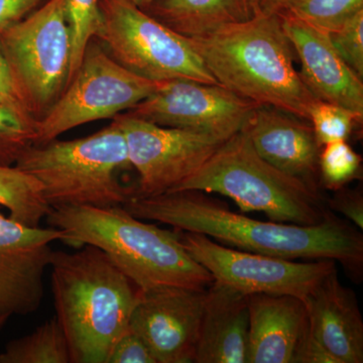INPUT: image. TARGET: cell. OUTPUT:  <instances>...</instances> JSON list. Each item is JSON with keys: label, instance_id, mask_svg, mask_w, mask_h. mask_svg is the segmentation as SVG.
I'll return each instance as SVG.
<instances>
[{"label": "cell", "instance_id": "cell-3", "mask_svg": "<svg viewBox=\"0 0 363 363\" xmlns=\"http://www.w3.org/2000/svg\"><path fill=\"white\" fill-rule=\"evenodd\" d=\"M48 222L74 247H96L140 291L162 286L206 290L213 283L183 247L178 230L145 223L123 206L51 208Z\"/></svg>", "mask_w": 363, "mask_h": 363}, {"label": "cell", "instance_id": "cell-29", "mask_svg": "<svg viewBox=\"0 0 363 363\" xmlns=\"http://www.w3.org/2000/svg\"><path fill=\"white\" fill-rule=\"evenodd\" d=\"M107 363H157L143 338L130 326L117 339Z\"/></svg>", "mask_w": 363, "mask_h": 363}, {"label": "cell", "instance_id": "cell-5", "mask_svg": "<svg viewBox=\"0 0 363 363\" xmlns=\"http://www.w3.org/2000/svg\"><path fill=\"white\" fill-rule=\"evenodd\" d=\"M183 190L224 196L243 213L260 212L279 223L316 225L331 212L321 191L264 161L242 130L174 191Z\"/></svg>", "mask_w": 363, "mask_h": 363}, {"label": "cell", "instance_id": "cell-31", "mask_svg": "<svg viewBox=\"0 0 363 363\" xmlns=\"http://www.w3.org/2000/svg\"><path fill=\"white\" fill-rule=\"evenodd\" d=\"M45 0H0V33L21 21Z\"/></svg>", "mask_w": 363, "mask_h": 363}, {"label": "cell", "instance_id": "cell-32", "mask_svg": "<svg viewBox=\"0 0 363 363\" xmlns=\"http://www.w3.org/2000/svg\"><path fill=\"white\" fill-rule=\"evenodd\" d=\"M293 363H337L323 346L313 337L311 332L306 333L294 357Z\"/></svg>", "mask_w": 363, "mask_h": 363}, {"label": "cell", "instance_id": "cell-12", "mask_svg": "<svg viewBox=\"0 0 363 363\" xmlns=\"http://www.w3.org/2000/svg\"><path fill=\"white\" fill-rule=\"evenodd\" d=\"M257 106L220 84L174 79L160 83L149 97L123 113L225 142L242 130Z\"/></svg>", "mask_w": 363, "mask_h": 363}, {"label": "cell", "instance_id": "cell-19", "mask_svg": "<svg viewBox=\"0 0 363 363\" xmlns=\"http://www.w3.org/2000/svg\"><path fill=\"white\" fill-rule=\"evenodd\" d=\"M248 296L213 283L207 288L195 363H247Z\"/></svg>", "mask_w": 363, "mask_h": 363}, {"label": "cell", "instance_id": "cell-9", "mask_svg": "<svg viewBox=\"0 0 363 363\" xmlns=\"http://www.w3.org/2000/svg\"><path fill=\"white\" fill-rule=\"evenodd\" d=\"M160 83L119 65L92 40L70 82L51 108L38 119L35 145L52 142L83 124L114 118L149 97Z\"/></svg>", "mask_w": 363, "mask_h": 363}, {"label": "cell", "instance_id": "cell-22", "mask_svg": "<svg viewBox=\"0 0 363 363\" xmlns=\"http://www.w3.org/2000/svg\"><path fill=\"white\" fill-rule=\"evenodd\" d=\"M65 333L56 316L32 333L14 339L0 353V363H70Z\"/></svg>", "mask_w": 363, "mask_h": 363}, {"label": "cell", "instance_id": "cell-34", "mask_svg": "<svg viewBox=\"0 0 363 363\" xmlns=\"http://www.w3.org/2000/svg\"><path fill=\"white\" fill-rule=\"evenodd\" d=\"M292 0H259V13L278 14Z\"/></svg>", "mask_w": 363, "mask_h": 363}, {"label": "cell", "instance_id": "cell-36", "mask_svg": "<svg viewBox=\"0 0 363 363\" xmlns=\"http://www.w3.org/2000/svg\"><path fill=\"white\" fill-rule=\"evenodd\" d=\"M9 318L7 317H2L0 318V331L2 330V328H4V325L6 324V322L9 321Z\"/></svg>", "mask_w": 363, "mask_h": 363}, {"label": "cell", "instance_id": "cell-14", "mask_svg": "<svg viewBox=\"0 0 363 363\" xmlns=\"http://www.w3.org/2000/svg\"><path fill=\"white\" fill-rule=\"evenodd\" d=\"M63 238L59 229L26 225L0 210V318L39 309L52 245Z\"/></svg>", "mask_w": 363, "mask_h": 363}, {"label": "cell", "instance_id": "cell-37", "mask_svg": "<svg viewBox=\"0 0 363 363\" xmlns=\"http://www.w3.org/2000/svg\"><path fill=\"white\" fill-rule=\"evenodd\" d=\"M0 104H7V105H11V106H13V107H16L14 106V105L11 104H9V101H6V99H4V98L2 97H0ZM16 108H18V107H16ZM20 109V108H18ZM26 112V111H25Z\"/></svg>", "mask_w": 363, "mask_h": 363}, {"label": "cell", "instance_id": "cell-24", "mask_svg": "<svg viewBox=\"0 0 363 363\" xmlns=\"http://www.w3.org/2000/svg\"><path fill=\"white\" fill-rule=\"evenodd\" d=\"M37 140V119L26 112L0 104V164L14 166Z\"/></svg>", "mask_w": 363, "mask_h": 363}, {"label": "cell", "instance_id": "cell-16", "mask_svg": "<svg viewBox=\"0 0 363 363\" xmlns=\"http://www.w3.org/2000/svg\"><path fill=\"white\" fill-rule=\"evenodd\" d=\"M242 130L264 161L320 190L322 147L309 121L272 107L257 105L250 112Z\"/></svg>", "mask_w": 363, "mask_h": 363}, {"label": "cell", "instance_id": "cell-27", "mask_svg": "<svg viewBox=\"0 0 363 363\" xmlns=\"http://www.w3.org/2000/svg\"><path fill=\"white\" fill-rule=\"evenodd\" d=\"M362 121V118L354 112L321 100H315L310 111L309 123L321 147L331 143L346 142L355 123Z\"/></svg>", "mask_w": 363, "mask_h": 363}, {"label": "cell", "instance_id": "cell-21", "mask_svg": "<svg viewBox=\"0 0 363 363\" xmlns=\"http://www.w3.org/2000/svg\"><path fill=\"white\" fill-rule=\"evenodd\" d=\"M0 206L9 217L28 226H40L51 207L45 202L42 186L16 166L0 164Z\"/></svg>", "mask_w": 363, "mask_h": 363}, {"label": "cell", "instance_id": "cell-1", "mask_svg": "<svg viewBox=\"0 0 363 363\" xmlns=\"http://www.w3.org/2000/svg\"><path fill=\"white\" fill-rule=\"evenodd\" d=\"M123 208L142 220L203 234L226 247L286 259H332L357 281L362 277V230L332 211L316 225L264 222L231 211L197 190L133 195Z\"/></svg>", "mask_w": 363, "mask_h": 363}, {"label": "cell", "instance_id": "cell-6", "mask_svg": "<svg viewBox=\"0 0 363 363\" xmlns=\"http://www.w3.org/2000/svg\"><path fill=\"white\" fill-rule=\"evenodd\" d=\"M14 166L39 182L51 208L123 206L135 193L118 179L119 171L131 166L125 138L113 121L85 138L33 145Z\"/></svg>", "mask_w": 363, "mask_h": 363}, {"label": "cell", "instance_id": "cell-35", "mask_svg": "<svg viewBox=\"0 0 363 363\" xmlns=\"http://www.w3.org/2000/svg\"><path fill=\"white\" fill-rule=\"evenodd\" d=\"M130 1L135 4V6H140V9H147L150 6H152L155 2H157V0H130Z\"/></svg>", "mask_w": 363, "mask_h": 363}, {"label": "cell", "instance_id": "cell-2", "mask_svg": "<svg viewBox=\"0 0 363 363\" xmlns=\"http://www.w3.org/2000/svg\"><path fill=\"white\" fill-rule=\"evenodd\" d=\"M189 40L219 84L253 104L309 121L316 99L296 70L295 51L279 14L259 13Z\"/></svg>", "mask_w": 363, "mask_h": 363}, {"label": "cell", "instance_id": "cell-10", "mask_svg": "<svg viewBox=\"0 0 363 363\" xmlns=\"http://www.w3.org/2000/svg\"><path fill=\"white\" fill-rule=\"evenodd\" d=\"M179 235L189 255L210 272L215 283L247 296H292L306 304L320 284L337 269V262L332 259L301 262L226 247L200 233L179 231Z\"/></svg>", "mask_w": 363, "mask_h": 363}, {"label": "cell", "instance_id": "cell-26", "mask_svg": "<svg viewBox=\"0 0 363 363\" xmlns=\"http://www.w3.org/2000/svg\"><path fill=\"white\" fill-rule=\"evenodd\" d=\"M66 6L72 35L69 83L82 61L86 48L99 30L101 13L99 0H66Z\"/></svg>", "mask_w": 363, "mask_h": 363}, {"label": "cell", "instance_id": "cell-18", "mask_svg": "<svg viewBox=\"0 0 363 363\" xmlns=\"http://www.w3.org/2000/svg\"><path fill=\"white\" fill-rule=\"evenodd\" d=\"M250 329L247 363H293L298 343L309 331L304 301L292 296H248Z\"/></svg>", "mask_w": 363, "mask_h": 363}, {"label": "cell", "instance_id": "cell-23", "mask_svg": "<svg viewBox=\"0 0 363 363\" xmlns=\"http://www.w3.org/2000/svg\"><path fill=\"white\" fill-rule=\"evenodd\" d=\"M362 11L363 0H292L278 14L330 35Z\"/></svg>", "mask_w": 363, "mask_h": 363}, {"label": "cell", "instance_id": "cell-25", "mask_svg": "<svg viewBox=\"0 0 363 363\" xmlns=\"http://www.w3.org/2000/svg\"><path fill=\"white\" fill-rule=\"evenodd\" d=\"M362 157L347 142L328 143L319 157L320 185L330 191L347 186L362 178Z\"/></svg>", "mask_w": 363, "mask_h": 363}, {"label": "cell", "instance_id": "cell-7", "mask_svg": "<svg viewBox=\"0 0 363 363\" xmlns=\"http://www.w3.org/2000/svg\"><path fill=\"white\" fill-rule=\"evenodd\" d=\"M21 106L40 119L65 89L70 75L72 35L66 0H45L0 33Z\"/></svg>", "mask_w": 363, "mask_h": 363}, {"label": "cell", "instance_id": "cell-15", "mask_svg": "<svg viewBox=\"0 0 363 363\" xmlns=\"http://www.w3.org/2000/svg\"><path fill=\"white\" fill-rule=\"evenodd\" d=\"M279 16L300 61L298 74L315 99L338 105L362 118V79L339 56L330 35L290 16Z\"/></svg>", "mask_w": 363, "mask_h": 363}, {"label": "cell", "instance_id": "cell-4", "mask_svg": "<svg viewBox=\"0 0 363 363\" xmlns=\"http://www.w3.org/2000/svg\"><path fill=\"white\" fill-rule=\"evenodd\" d=\"M51 283L56 318L72 363H107L117 339L130 327L140 290L101 250H54Z\"/></svg>", "mask_w": 363, "mask_h": 363}, {"label": "cell", "instance_id": "cell-28", "mask_svg": "<svg viewBox=\"0 0 363 363\" xmlns=\"http://www.w3.org/2000/svg\"><path fill=\"white\" fill-rule=\"evenodd\" d=\"M331 42L339 56L360 79L363 78V11L355 14L335 33Z\"/></svg>", "mask_w": 363, "mask_h": 363}, {"label": "cell", "instance_id": "cell-30", "mask_svg": "<svg viewBox=\"0 0 363 363\" xmlns=\"http://www.w3.org/2000/svg\"><path fill=\"white\" fill-rule=\"evenodd\" d=\"M327 206L332 212L345 217L358 229H363V195L359 189L343 187L334 191L331 199L327 200Z\"/></svg>", "mask_w": 363, "mask_h": 363}, {"label": "cell", "instance_id": "cell-33", "mask_svg": "<svg viewBox=\"0 0 363 363\" xmlns=\"http://www.w3.org/2000/svg\"><path fill=\"white\" fill-rule=\"evenodd\" d=\"M0 97L6 99L9 104L14 105L21 111H26L21 106L20 99H18V92H16V86H14L13 76L9 70V64L4 58V52L0 48ZM28 113V112H26ZM30 116V114H28Z\"/></svg>", "mask_w": 363, "mask_h": 363}, {"label": "cell", "instance_id": "cell-11", "mask_svg": "<svg viewBox=\"0 0 363 363\" xmlns=\"http://www.w3.org/2000/svg\"><path fill=\"white\" fill-rule=\"evenodd\" d=\"M123 130L130 166L138 174L135 196L172 192L221 145L213 136L164 128L126 113L112 118Z\"/></svg>", "mask_w": 363, "mask_h": 363}, {"label": "cell", "instance_id": "cell-8", "mask_svg": "<svg viewBox=\"0 0 363 363\" xmlns=\"http://www.w3.org/2000/svg\"><path fill=\"white\" fill-rule=\"evenodd\" d=\"M94 39L119 65L154 82L188 79L219 84L184 37L130 0H99Z\"/></svg>", "mask_w": 363, "mask_h": 363}, {"label": "cell", "instance_id": "cell-17", "mask_svg": "<svg viewBox=\"0 0 363 363\" xmlns=\"http://www.w3.org/2000/svg\"><path fill=\"white\" fill-rule=\"evenodd\" d=\"M313 337L337 363L363 362V320L357 296L344 286L337 269L306 302Z\"/></svg>", "mask_w": 363, "mask_h": 363}, {"label": "cell", "instance_id": "cell-13", "mask_svg": "<svg viewBox=\"0 0 363 363\" xmlns=\"http://www.w3.org/2000/svg\"><path fill=\"white\" fill-rule=\"evenodd\" d=\"M206 291L182 286L140 291L130 326L157 363L194 362Z\"/></svg>", "mask_w": 363, "mask_h": 363}, {"label": "cell", "instance_id": "cell-20", "mask_svg": "<svg viewBox=\"0 0 363 363\" xmlns=\"http://www.w3.org/2000/svg\"><path fill=\"white\" fill-rule=\"evenodd\" d=\"M145 11L184 37L197 38L250 20L259 9V0H157Z\"/></svg>", "mask_w": 363, "mask_h": 363}]
</instances>
